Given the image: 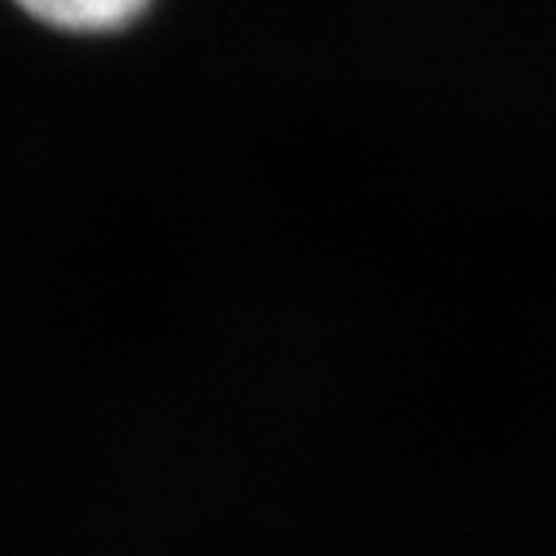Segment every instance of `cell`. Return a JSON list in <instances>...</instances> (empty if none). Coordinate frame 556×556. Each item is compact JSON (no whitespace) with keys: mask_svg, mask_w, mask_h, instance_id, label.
I'll use <instances>...</instances> for the list:
<instances>
[{"mask_svg":"<svg viewBox=\"0 0 556 556\" xmlns=\"http://www.w3.org/2000/svg\"><path fill=\"white\" fill-rule=\"evenodd\" d=\"M20 9L54 31H121L128 27L151 0H16Z\"/></svg>","mask_w":556,"mask_h":556,"instance_id":"6da1fadb","label":"cell"}]
</instances>
